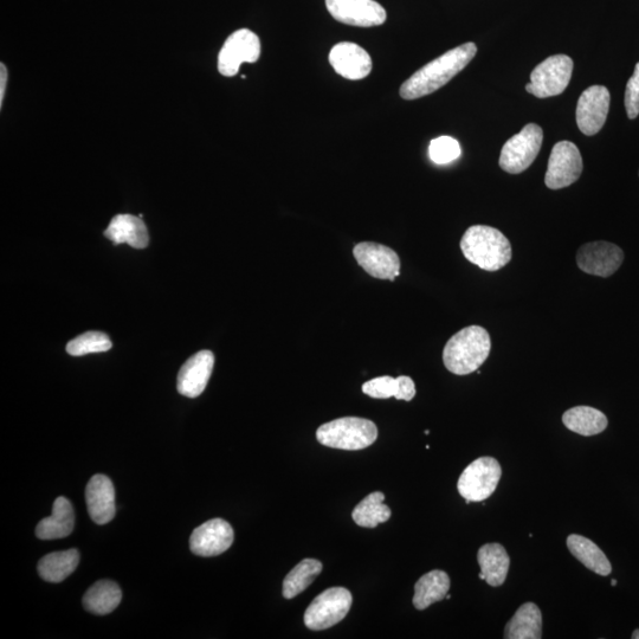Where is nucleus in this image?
Masks as SVG:
<instances>
[{
	"label": "nucleus",
	"instance_id": "nucleus-26",
	"mask_svg": "<svg viewBox=\"0 0 639 639\" xmlns=\"http://www.w3.org/2000/svg\"><path fill=\"white\" fill-rule=\"evenodd\" d=\"M121 599L122 592L118 584L111 580H100L86 592L83 606L94 615L105 616L118 608Z\"/></svg>",
	"mask_w": 639,
	"mask_h": 639
},
{
	"label": "nucleus",
	"instance_id": "nucleus-5",
	"mask_svg": "<svg viewBox=\"0 0 639 639\" xmlns=\"http://www.w3.org/2000/svg\"><path fill=\"white\" fill-rule=\"evenodd\" d=\"M502 468L494 457H481L463 470L457 483L458 493L467 503L489 499L499 486Z\"/></svg>",
	"mask_w": 639,
	"mask_h": 639
},
{
	"label": "nucleus",
	"instance_id": "nucleus-29",
	"mask_svg": "<svg viewBox=\"0 0 639 639\" xmlns=\"http://www.w3.org/2000/svg\"><path fill=\"white\" fill-rule=\"evenodd\" d=\"M322 572V564L319 560L305 559L299 565H296L292 571L287 574L283 582V597L293 599L299 596L311 585L316 577Z\"/></svg>",
	"mask_w": 639,
	"mask_h": 639
},
{
	"label": "nucleus",
	"instance_id": "nucleus-9",
	"mask_svg": "<svg viewBox=\"0 0 639 639\" xmlns=\"http://www.w3.org/2000/svg\"><path fill=\"white\" fill-rule=\"evenodd\" d=\"M584 169L582 154L571 141L555 144L548 160L545 184L548 189L561 190L576 183Z\"/></svg>",
	"mask_w": 639,
	"mask_h": 639
},
{
	"label": "nucleus",
	"instance_id": "nucleus-11",
	"mask_svg": "<svg viewBox=\"0 0 639 639\" xmlns=\"http://www.w3.org/2000/svg\"><path fill=\"white\" fill-rule=\"evenodd\" d=\"M326 6L335 21L352 27H379L387 19L385 9L376 0H326Z\"/></svg>",
	"mask_w": 639,
	"mask_h": 639
},
{
	"label": "nucleus",
	"instance_id": "nucleus-13",
	"mask_svg": "<svg viewBox=\"0 0 639 639\" xmlns=\"http://www.w3.org/2000/svg\"><path fill=\"white\" fill-rule=\"evenodd\" d=\"M611 95L608 88L592 86L580 95L576 118L580 132L592 137L605 125L610 109Z\"/></svg>",
	"mask_w": 639,
	"mask_h": 639
},
{
	"label": "nucleus",
	"instance_id": "nucleus-1",
	"mask_svg": "<svg viewBox=\"0 0 639 639\" xmlns=\"http://www.w3.org/2000/svg\"><path fill=\"white\" fill-rule=\"evenodd\" d=\"M477 54L475 43L460 45L448 53L426 64L406 80L399 93L404 100H417L437 92L474 60Z\"/></svg>",
	"mask_w": 639,
	"mask_h": 639
},
{
	"label": "nucleus",
	"instance_id": "nucleus-14",
	"mask_svg": "<svg viewBox=\"0 0 639 639\" xmlns=\"http://www.w3.org/2000/svg\"><path fill=\"white\" fill-rule=\"evenodd\" d=\"M623 261V250L609 242L586 243L577 253L580 270L593 276L610 277L621 268Z\"/></svg>",
	"mask_w": 639,
	"mask_h": 639
},
{
	"label": "nucleus",
	"instance_id": "nucleus-10",
	"mask_svg": "<svg viewBox=\"0 0 639 639\" xmlns=\"http://www.w3.org/2000/svg\"><path fill=\"white\" fill-rule=\"evenodd\" d=\"M260 56L261 41L255 32L237 30L225 41L218 55V71L223 76H235L243 63H255Z\"/></svg>",
	"mask_w": 639,
	"mask_h": 639
},
{
	"label": "nucleus",
	"instance_id": "nucleus-20",
	"mask_svg": "<svg viewBox=\"0 0 639 639\" xmlns=\"http://www.w3.org/2000/svg\"><path fill=\"white\" fill-rule=\"evenodd\" d=\"M75 514L73 506L66 497H58L54 503L53 514L43 519L36 528L37 538L56 540L69 537L74 531Z\"/></svg>",
	"mask_w": 639,
	"mask_h": 639
},
{
	"label": "nucleus",
	"instance_id": "nucleus-32",
	"mask_svg": "<svg viewBox=\"0 0 639 639\" xmlns=\"http://www.w3.org/2000/svg\"><path fill=\"white\" fill-rule=\"evenodd\" d=\"M398 390V378L390 376L374 378L363 385L365 395L376 399L396 398Z\"/></svg>",
	"mask_w": 639,
	"mask_h": 639
},
{
	"label": "nucleus",
	"instance_id": "nucleus-31",
	"mask_svg": "<svg viewBox=\"0 0 639 639\" xmlns=\"http://www.w3.org/2000/svg\"><path fill=\"white\" fill-rule=\"evenodd\" d=\"M460 142L451 137H440L431 141L429 156L437 165H447L460 158Z\"/></svg>",
	"mask_w": 639,
	"mask_h": 639
},
{
	"label": "nucleus",
	"instance_id": "nucleus-18",
	"mask_svg": "<svg viewBox=\"0 0 639 639\" xmlns=\"http://www.w3.org/2000/svg\"><path fill=\"white\" fill-rule=\"evenodd\" d=\"M86 500L90 518L98 525H106L116 513L113 482L105 475H95L86 489Z\"/></svg>",
	"mask_w": 639,
	"mask_h": 639
},
{
	"label": "nucleus",
	"instance_id": "nucleus-35",
	"mask_svg": "<svg viewBox=\"0 0 639 639\" xmlns=\"http://www.w3.org/2000/svg\"><path fill=\"white\" fill-rule=\"evenodd\" d=\"M6 83H8V69L2 63L0 64V107L3 106Z\"/></svg>",
	"mask_w": 639,
	"mask_h": 639
},
{
	"label": "nucleus",
	"instance_id": "nucleus-12",
	"mask_svg": "<svg viewBox=\"0 0 639 639\" xmlns=\"http://www.w3.org/2000/svg\"><path fill=\"white\" fill-rule=\"evenodd\" d=\"M355 260L367 274L379 280L395 281L400 274V258L383 244L363 242L355 245Z\"/></svg>",
	"mask_w": 639,
	"mask_h": 639
},
{
	"label": "nucleus",
	"instance_id": "nucleus-4",
	"mask_svg": "<svg viewBox=\"0 0 639 639\" xmlns=\"http://www.w3.org/2000/svg\"><path fill=\"white\" fill-rule=\"evenodd\" d=\"M316 438L328 448L363 450L377 441L378 428L369 419L344 417L321 425Z\"/></svg>",
	"mask_w": 639,
	"mask_h": 639
},
{
	"label": "nucleus",
	"instance_id": "nucleus-33",
	"mask_svg": "<svg viewBox=\"0 0 639 639\" xmlns=\"http://www.w3.org/2000/svg\"><path fill=\"white\" fill-rule=\"evenodd\" d=\"M624 103L629 119L635 120L639 115V62L626 85Z\"/></svg>",
	"mask_w": 639,
	"mask_h": 639
},
{
	"label": "nucleus",
	"instance_id": "nucleus-23",
	"mask_svg": "<svg viewBox=\"0 0 639 639\" xmlns=\"http://www.w3.org/2000/svg\"><path fill=\"white\" fill-rule=\"evenodd\" d=\"M450 590V578L448 573L434 570L424 574L415 585L413 606L417 610L428 609L432 604L441 602L448 596Z\"/></svg>",
	"mask_w": 639,
	"mask_h": 639
},
{
	"label": "nucleus",
	"instance_id": "nucleus-24",
	"mask_svg": "<svg viewBox=\"0 0 639 639\" xmlns=\"http://www.w3.org/2000/svg\"><path fill=\"white\" fill-rule=\"evenodd\" d=\"M563 423L568 430L586 437L602 434L609 424L604 413L591 406H576L567 410L563 416Z\"/></svg>",
	"mask_w": 639,
	"mask_h": 639
},
{
	"label": "nucleus",
	"instance_id": "nucleus-16",
	"mask_svg": "<svg viewBox=\"0 0 639 639\" xmlns=\"http://www.w3.org/2000/svg\"><path fill=\"white\" fill-rule=\"evenodd\" d=\"M329 63L339 75L352 81L365 79L372 70L369 53L360 45L351 42L334 45L329 53Z\"/></svg>",
	"mask_w": 639,
	"mask_h": 639
},
{
	"label": "nucleus",
	"instance_id": "nucleus-28",
	"mask_svg": "<svg viewBox=\"0 0 639 639\" xmlns=\"http://www.w3.org/2000/svg\"><path fill=\"white\" fill-rule=\"evenodd\" d=\"M385 495L380 492L372 493L354 508L352 518L360 527L376 528L379 524L389 521L391 509L384 505Z\"/></svg>",
	"mask_w": 639,
	"mask_h": 639
},
{
	"label": "nucleus",
	"instance_id": "nucleus-36",
	"mask_svg": "<svg viewBox=\"0 0 639 639\" xmlns=\"http://www.w3.org/2000/svg\"><path fill=\"white\" fill-rule=\"evenodd\" d=\"M632 639H639V629L634 631V634H632Z\"/></svg>",
	"mask_w": 639,
	"mask_h": 639
},
{
	"label": "nucleus",
	"instance_id": "nucleus-3",
	"mask_svg": "<svg viewBox=\"0 0 639 639\" xmlns=\"http://www.w3.org/2000/svg\"><path fill=\"white\" fill-rule=\"evenodd\" d=\"M461 250L470 263L486 271L505 268L512 261V244L500 230L473 225L461 240Z\"/></svg>",
	"mask_w": 639,
	"mask_h": 639
},
{
	"label": "nucleus",
	"instance_id": "nucleus-15",
	"mask_svg": "<svg viewBox=\"0 0 639 639\" xmlns=\"http://www.w3.org/2000/svg\"><path fill=\"white\" fill-rule=\"evenodd\" d=\"M235 533L229 522L223 519H212L193 531L190 548L199 557H217L227 552L234 544Z\"/></svg>",
	"mask_w": 639,
	"mask_h": 639
},
{
	"label": "nucleus",
	"instance_id": "nucleus-8",
	"mask_svg": "<svg viewBox=\"0 0 639 639\" xmlns=\"http://www.w3.org/2000/svg\"><path fill=\"white\" fill-rule=\"evenodd\" d=\"M542 140V128L535 124L527 125L503 146L499 161L501 169L511 174L525 172L537 159Z\"/></svg>",
	"mask_w": 639,
	"mask_h": 639
},
{
	"label": "nucleus",
	"instance_id": "nucleus-17",
	"mask_svg": "<svg viewBox=\"0 0 639 639\" xmlns=\"http://www.w3.org/2000/svg\"><path fill=\"white\" fill-rule=\"evenodd\" d=\"M215 355L211 351H200L186 361L178 374L177 389L180 395L189 398H197L208 385Z\"/></svg>",
	"mask_w": 639,
	"mask_h": 639
},
{
	"label": "nucleus",
	"instance_id": "nucleus-25",
	"mask_svg": "<svg viewBox=\"0 0 639 639\" xmlns=\"http://www.w3.org/2000/svg\"><path fill=\"white\" fill-rule=\"evenodd\" d=\"M542 637L541 611L534 603L521 605L508 622L506 639H540Z\"/></svg>",
	"mask_w": 639,
	"mask_h": 639
},
{
	"label": "nucleus",
	"instance_id": "nucleus-6",
	"mask_svg": "<svg viewBox=\"0 0 639 639\" xmlns=\"http://www.w3.org/2000/svg\"><path fill=\"white\" fill-rule=\"evenodd\" d=\"M573 67V60L567 55L546 58L532 71L531 82L526 86L527 93L539 99L553 98L563 94L570 85Z\"/></svg>",
	"mask_w": 639,
	"mask_h": 639
},
{
	"label": "nucleus",
	"instance_id": "nucleus-21",
	"mask_svg": "<svg viewBox=\"0 0 639 639\" xmlns=\"http://www.w3.org/2000/svg\"><path fill=\"white\" fill-rule=\"evenodd\" d=\"M477 561L488 585L497 587L506 582L511 558L501 544L482 546L477 553Z\"/></svg>",
	"mask_w": 639,
	"mask_h": 639
},
{
	"label": "nucleus",
	"instance_id": "nucleus-37",
	"mask_svg": "<svg viewBox=\"0 0 639 639\" xmlns=\"http://www.w3.org/2000/svg\"><path fill=\"white\" fill-rule=\"evenodd\" d=\"M611 585L612 586H616L617 585V580L613 579L612 582H611Z\"/></svg>",
	"mask_w": 639,
	"mask_h": 639
},
{
	"label": "nucleus",
	"instance_id": "nucleus-30",
	"mask_svg": "<svg viewBox=\"0 0 639 639\" xmlns=\"http://www.w3.org/2000/svg\"><path fill=\"white\" fill-rule=\"evenodd\" d=\"M112 348V341L108 335L101 332H87L71 340L67 345V352L73 357H82L90 353L107 352Z\"/></svg>",
	"mask_w": 639,
	"mask_h": 639
},
{
	"label": "nucleus",
	"instance_id": "nucleus-19",
	"mask_svg": "<svg viewBox=\"0 0 639 639\" xmlns=\"http://www.w3.org/2000/svg\"><path fill=\"white\" fill-rule=\"evenodd\" d=\"M105 236L114 244L126 243L135 249H144L150 242L147 227L141 217L118 215L109 223Z\"/></svg>",
	"mask_w": 639,
	"mask_h": 639
},
{
	"label": "nucleus",
	"instance_id": "nucleus-22",
	"mask_svg": "<svg viewBox=\"0 0 639 639\" xmlns=\"http://www.w3.org/2000/svg\"><path fill=\"white\" fill-rule=\"evenodd\" d=\"M566 544L573 557L580 561L590 571L599 576H610L612 566L606 555L595 542L582 537V535L571 534L567 538Z\"/></svg>",
	"mask_w": 639,
	"mask_h": 639
},
{
	"label": "nucleus",
	"instance_id": "nucleus-27",
	"mask_svg": "<svg viewBox=\"0 0 639 639\" xmlns=\"http://www.w3.org/2000/svg\"><path fill=\"white\" fill-rule=\"evenodd\" d=\"M79 563V551L71 548L68 551L45 555L38 564V572L45 582L61 583L76 570Z\"/></svg>",
	"mask_w": 639,
	"mask_h": 639
},
{
	"label": "nucleus",
	"instance_id": "nucleus-34",
	"mask_svg": "<svg viewBox=\"0 0 639 639\" xmlns=\"http://www.w3.org/2000/svg\"><path fill=\"white\" fill-rule=\"evenodd\" d=\"M399 390L396 399L405 400V402H411L416 396V385L413 380L408 376L398 377Z\"/></svg>",
	"mask_w": 639,
	"mask_h": 639
},
{
	"label": "nucleus",
	"instance_id": "nucleus-2",
	"mask_svg": "<svg viewBox=\"0 0 639 639\" xmlns=\"http://www.w3.org/2000/svg\"><path fill=\"white\" fill-rule=\"evenodd\" d=\"M492 351V339L480 326L461 329L451 337L444 347L443 363L456 376H467L486 363Z\"/></svg>",
	"mask_w": 639,
	"mask_h": 639
},
{
	"label": "nucleus",
	"instance_id": "nucleus-7",
	"mask_svg": "<svg viewBox=\"0 0 639 639\" xmlns=\"http://www.w3.org/2000/svg\"><path fill=\"white\" fill-rule=\"evenodd\" d=\"M353 603L351 592L344 587H332L316 597L305 613L308 629L321 631L337 625L350 612Z\"/></svg>",
	"mask_w": 639,
	"mask_h": 639
}]
</instances>
